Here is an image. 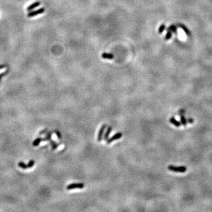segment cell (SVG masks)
<instances>
[{"label": "cell", "instance_id": "12", "mask_svg": "<svg viewBox=\"0 0 212 212\" xmlns=\"http://www.w3.org/2000/svg\"><path fill=\"white\" fill-rule=\"evenodd\" d=\"M171 36H172V32L171 31L167 30V34L166 36H165V40H170V38H171Z\"/></svg>", "mask_w": 212, "mask_h": 212}, {"label": "cell", "instance_id": "3", "mask_svg": "<svg viewBox=\"0 0 212 212\" xmlns=\"http://www.w3.org/2000/svg\"><path fill=\"white\" fill-rule=\"evenodd\" d=\"M122 136L123 134L121 133H117L116 134H114V136H113L111 137L108 138V139L107 140V143L109 144H110L111 143L113 142L114 141L120 139V138L122 137Z\"/></svg>", "mask_w": 212, "mask_h": 212}, {"label": "cell", "instance_id": "11", "mask_svg": "<svg viewBox=\"0 0 212 212\" xmlns=\"http://www.w3.org/2000/svg\"><path fill=\"white\" fill-rule=\"evenodd\" d=\"M167 30L171 31V32H173V33H176L177 27L174 25H170V26L169 27V28H168Z\"/></svg>", "mask_w": 212, "mask_h": 212}, {"label": "cell", "instance_id": "13", "mask_svg": "<svg viewBox=\"0 0 212 212\" xmlns=\"http://www.w3.org/2000/svg\"><path fill=\"white\" fill-rule=\"evenodd\" d=\"M180 120H181V123L183 126H186L187 124V120L185 118V116L184 115H180Z\"/></svg>", "mask_w": 212, "mask_h": 212}, {"label": "cell", "instance_id": "7", "mask_svg": "<svg viewBox=\"0 0 212 212\" xmlns=\"http://www.w3.org/2000/svg\"><path fill=\"white\" fill-rule=\"evenodd\" d=\"M101 57H102V58H104V59H108V60H111L114 58V56L113 54H111V53H103L102 55H101Z\"/></svg>", "mask_w": 212, "mask_h": 212}, {"label": "cell", "instance_id": "20", "mask_svg": "<svg viewBox=\"0 0 212 212\" xmlns=\"http://www.w3.org/2000/svg\"><path fill=\"white\" fill-rule=\"evenodd\" d=\"M58 145H59V144H57V143H54L53 145H52V147H53V150H55V149H57V147H58Z\"/></svg>", "mask_w": 212, "mask_h": 212}, {"label": "cell", "instance_id": "4", "mask_svg": "<svg viewBox=\"0 0 212 212\" xmlns=\"http://www.w3.org/2000/svg\"><path fill=\"white\" fill-rule=\"evenodd\" d=\"M45 11V8H41L38 9V10L36 11H33L30 12L28 14L27 16L28 17H33L34 16H36L37 15H39V14H42L43 13H44Z\"/></svg>", "mask_w": 212, "mask_h": 212}, {"label": "cell", "instance_id": "9", "mask_svg": "<svg viewBox=\"0 0 212 212\" xmlns=\"http://www.w3.org/2000/svg\"><path fill=\"white\" fill-rule=\"evenodd\" d=\"M111 131H112V127L111 126L108 127L106 133H105L104 136V140L107 141V140L109 138V136H110V133H111Z\"/></svg>", "mask_w": 212, "mask_h": 212}, {"label": "cell", "instance_id": "15", "mask_svg": "<svg viewBox=\"0 0 212 212\" xmlns=\"http://www.w3.org/2000/svg\"><path fill=\"white\" fill-rule=\"evenodd\" d=\"M42 140V138H37V139H36L34 141V143H33V146H38V145L40 143V142Z\"/></svg>", "mask_w": 212, "mask_h": 212}, {"label": "cell", "instance_id": "5", "mask_svg": "<svg viewBox=\"0 0 212 212\" xmlns=\"http://www.w3.org/2000/svg\"><path fill=\"white\" fill-rule=\"evenodd\" d=\"M106 127L107 125L106 124H103L102 126H101L100 129L99 131H98V136H97V141H98V142H100L101 140H102L103 136V134H104V130L105 129H106Z\"/></svg>", "mask_w": 212, "mask_h": 212}, {"label": "cell", "instance_id": "2", "mask_svg": "<svg viewBox=\"0 0 212 212\" xmlns=\"http://www.w3.org/2000/svg\"><path fill=\"white\" fill-rule=\"evenodd\" d=\"M84 187V185L82 183H72L67 186V190H73L75 189H83Z\"/></svg>", "mask_w": 212, "mask_h": 212}, {"label": "cell", "instance_id": "16", "mask_svg": "<svg viewBox=\"0 0 212 212\" xmlns=\"http://www.w3.org/2000/svg\"><path fill=\"white\" fill-rule=\"evenodd\" d=\"M51 137V132H49V133L47 134V135L46 136V138H44V139H42V140H44V141L50 140Z\"/></svg>", "mask_w": 212, "mask_h": 212}, {"label": "cell", "instance_id": "22", "mask_svg": "<svg viewBox=\"0 0 212 212\" xmlns=\"http://www.w3.org/2000/svg\"><path fill=\"white\" fill-rule=\"evenodd\" d=\"M5 67H6V65H1V66H0V69L3 68Z\"/></svg>", "mask_w": 212, "mask_h": 212}, {"label": "cell", "instance_id": "10", "mask_svg": "<svg viewBox=\"0 0 212 212\" xmlns=\"http://www.w3.org/2000/svg\"><path fill=\"white\" fill-rule=\"evenodd\" d=\"M178 26H179L181 28H182V30L185 32V33H186L187 35H190V31L189 30V29H188L186 27V26H185V25H183V24H178Z\"/></svg>", "mask_w": 212, "mask_h": 212}, {"label": "cell", "instance_id": "18", "mask_svg": "<svg viewBox=\"0 0 212 212\" xmlns=\"http://www.w3.org/2000/svg\"><path fill=\"white\" fill-rule=\"evenodd\" d=\"M34 161L33 160H31L30 162H29V163L28 164V165H27L28 168H31V167H33V166H34Z\"/></svg>", "mask_w": 212, "mask_h": 212}, {"label": "cell", "instance_id": "1", "mask_svg": "<svg viewBox=\"0 0 212 212\" xmlns=\"http://www.w3.org/2000/svg\"><path fill=\"white\" fill-rule=\"evenodd\" d=\"M168 169H169L170 171H173V172H176V173H185L187 170V168L185 166H180V167H176L172 166H168Z\"/></svg>", "mask_w": 212, "mask_h": 212}, {"label": "cell", "instance_id": "17", "mask_svg": "<svg viewBox=\"0 0 212 212\" xmlns=\"http://www.w3.org/2000/svg\"><path fill=\"white\" fill-rule=\"evenodd\" d=\"M18 166H19V167H20L22 168V169H27V168H28L27 165H25L23 162H20L19 163H18Z\"/></svg>", "mask_w": 212, "mask_h": 212}, {"label": "cell", "instance_id": "19", "mask_svg": "<svg viewBox=\"0 0 212 212\" xmlns=\"http://www.w3.org/2000/svg\"><path fill=\"white\" fill-rule=\"evenodd\" d=\"M55 134H56V135H57V137H58V138H59V139H61V133H60V132L58 131H55Z\"/></svg>", "mask_w": 212, "mask_h": 212}, {"label": "cell", "instance_id": "14", "mask_svg": "<svg viewBox=\"0 0 212 212\" xmlns=\"http://www.w3.org/2000/svg\"><path fill=\"white\" fill-rule=\"evenodd\" d=\"M165 28H166V25L163 24H162L159 27V28H158V33L162 34L163 32L164 31V30H165Z\"/></svg>", "mask_w": 212, "mask_h": 212}, {"label": "cell", "instance_id": "6", "mask_svg": "<svg viewBox=\"0 0 212 212\" xmlns=\"http://www.w3.org/2000/svg\"><path fill=\"white\" fill-rule=\"evenodd\" d=\"M40 4H41V2H39V1H37V2H34V3L32 4L31 5H30V6L28 7L27 8V10L28 11H30L34 10L35 8L39 6V5Z\"/></svg>", "mask_w": 212, "mask_h": 212}, {"label": "cell", "instance_id": "8", "mask_svg": "<svg viewBox=\"0 0 212 212\" xmlns=\"http://www.w3.org/2000/svg\"><path fill=\"white\" fill-rule=\"evenodd\" d=\"M170 122L172 124L174 125V126L177 127H179L181 126V123L178 121H177L176 118H174V117H172L170 119Z\"/></svg>", "mask_w": 212, "mask_h": 212}, {"label": "cell", "instance_id": "21", "mask_svg": "<svg viewBox=\"0 0 212 212\" xmlns=\"http://www.w3.org/2000/svg\"><path fill=\"white\" fill-rule=\"evenodd\" d=\"M187 121H188V122H189V123L192 124L193 122H194V120H193V118H188V119H187Z\"/></svg>", "mask_w": 212, "mask_h": 212}]
</instances>
